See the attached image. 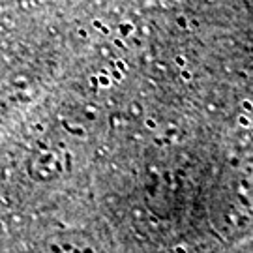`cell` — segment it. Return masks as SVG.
I'll return each mask as SVG.
<instances>
[{"label": "cell", "instance_id": "obj_1", "mask_svg": "<svg viewBox=\"0 0 253 253\" xmlns=\"http://www.w3.org/2000/svg\"><path fill=\"white\" fill-rule=\"evenodd\" d=\"M240 124H242L244 128H247V126H249V120H247V118H244V116H240Z\"/></svg>", "mask_w": 253, "mask_h": 253}, {"label": "cell", "instance_id": "obj_2", "mask_svg": "<svg viewBox=\"0 0 253 253\" xmlns=\"http://www.w3.org/2000/svg\"><path fill=\"white\" fill-rule=\"evenodd\" d=\"M244 107H246V111H251V109H253V103H249V101H244Z\"/></svg>", "mask_w": 253, "mask_h": 253}]
</instances>
